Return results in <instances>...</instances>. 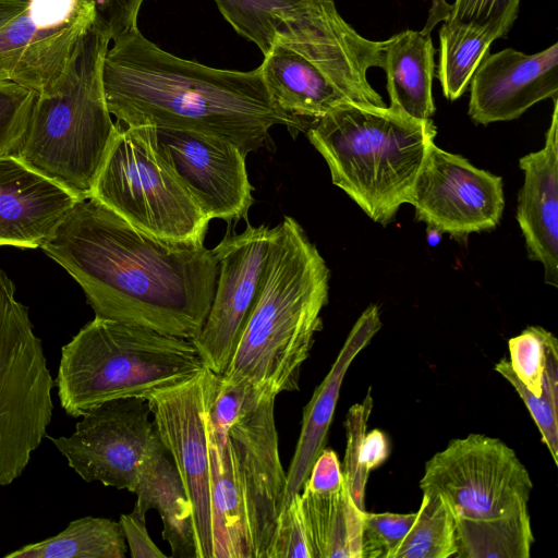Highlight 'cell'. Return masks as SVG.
Masks as SVG:
<instances>
[{"mask_svg": "<svg viewBox=\"0 0 558 558\" xmlns=\"http://www.w3.org/2000/svg\"><path fill=\"white\" fill-rule=\"evenodd\" d=\"M92 197L160 239L204 242L210 221L158 153L148 125L119 128Z\"/></svg>", "mask_w": 558, "mask_h": 558, "instance_id": "obj_8", "label": "cell"}, {"mask_svg": "<svg viewBox=\"0 0 558 558\" xmlns=\"http://www.w3.org/2000/svg\"><path fill=\"white\" fill-rule=\"evenodd\" d=\"M54 379L28 308L0 269V487L20 477L52 418Z\"/></svg>", "mask_w": 558, "mask_h": 558, "instance_id": "obj_9", "label": "cell"}, {"mask_svg": "<svg viewBox=\"0 0 558 558\" xmlns=\"http://www.w3.org/2000/svg\"><path fill=\"white\" fill-rule=\"evenodd\" d=\"M343 484L342 468L337 453L332 449L325 448L315 460L303 487L326 493L338 490Z\"/></svg>", "mask_w": 558, "mask_h": 558, "instance_id": "obj_39", "label": "cell"}, {"mask_svg": "<svg viewBox=\"0 0 558 558\" xmlns=\"http://www.w3.org/2000/svg\"><path fill=\"white\" fill-rule=\"evenodd\" d=\"M313 558H362L363 515L345 485L300 492Z\"/></svg>", "mask_w": 558, "mask_h": 558, "instance_id": "obj_25", "label": "cell"}, {"mask_svg": "<svg viewBox=\"0 0 558 558\" xmlns=\"http://www.w3.org/2000/svg\"><path fill=\"white\" fill-rule=\"evenodd\" d=\"M156 147L209 219L246 218L253 203L245 155L230 141L206 133L155 128Z\"/></svg>", "mask_w": 558, "mask_h": 558, "instance_id": "obj_17", "label": "cell"}, {"mask_svg": "<svg viewBox=\"0 0 558 558\" xmlns=\"http://www.w3.org/2000/svg\"><path fill=\"white\" fill-rule=\"evenodd\" d=\"M416 512H364L362 558H392L413 525Z\"/></svg>", "mask_w": 558, "mask_h": 558, "instance_id": "obj_35", "label": "cell"}, {"mask_svg": "<svg viewBox=\"0 0 558 558\" xmlns=\"http://www.w3.org/2000/svg\"><path fill=\"white\" fill-rule=\"evenodd\" d=\"M452 4L446 0H432L426 24L421 32L423 34H430L439 22H446L449 19Z\"/></svg>", "mask_w": 558, "mask_h": 558, "instance_id": "obj_42", "label": "cell"}, {"mask_svg": "<svg viewBox=\"0 0 558 558\" xmlns=\"http://www.w3.org/2000/svg\"><path fill=\"white\" fill-rule=\"evenodd\" d=\"M329 268L301 225L286 216L275 227L254 305L221 375L277 398L299 389L301 368L328 303Z\"/></svg>", "mask_w": 558, "mask_h": 558, "instance_id": "obj_3", "label": "cell"}, {"mask_svg": "<svg viewBox=\"0 0 558 558\" xmlns=\"http://www.w3.org/2000/svg\"><path fill=\"white\" fill-rule=\"evenodd\" d=\"M275 400L268 397L250 407L227 430L253 558H267L286 497Z\"/></svg>", "mask_w": 558, "mask_h": 558, "instance_id": "obj_16", "label": "cell"}, {"mask_svg": "<svg viewBox=\"0 0 558 558\" xmlns=\"http://www.w3.org/2000/svg\"><path fill=\"white\" fill-rule=\"evenodd\" d=\"M495 40L471 27L444 22L439 29L438 78L444 96L459 99Z\"/></svg>", "mask_w": 558, "mask_h": 558, "instance_id": "obj_28", "label": "cell"}, {"mask_svg": "<svg viewBox=\"0 0 558 558\" xmlns=\"http://www.w3.org/2000/svg\"><path fill=\"white\" fill-rule=\"evenodd\" d=\"M267 558H313L300 493L282 508Z\"/></svg>", "mask_w": 558, "mask_h": 558, "instance_id": "obj_36", "label": "cell"}, {"mask_svg": "<svg viewBox=\"0 0 558 558\" xmlns=\"http://www.w3.org/2000/svg\"><path fill=\"white\" fill-rule=\"evenodd\" d=\"M383 65L384 40L360 35L332 0H298L259 68L272 101L313 123L348 102L386 106L367 80L371 68Z\"/></svg>", "mask_w": 558, "mask_h": 558, "instance_id": "obj_4", "label": "cell"}, {"mask_svg": "<svg viewBox=\"0 0 558 558\" xmlns=\"http://www.w3.org/2000/svg\"><path fill=\"white\" fill-rule=\"evenodd\" d=\"M409 204L429 230L466 238L499 225L505 207L504 183L501 177L434 143Z\"/></svg>", "mask_w": 558, "mask_h": 558, "instance_id": "obj_14", "label": "cell"}, {"mask_svg": "<svg viewBox=\"0 0 558 558\" xmlns=\"http://www.w3.org/2000/svg\"><path fill=\"white\" fill-rule=\"evenodd\" d=\"M102 64L108 110L126 126L148 125L216 135L246 156L278 124L304 130L306 121L279 108L262 70L211 68L177 57L137 27L116 37Z\"/></svg>", "mask_w": 558, "mask_h": 558, "instance_id": "obj_2", "label": "cell"}, {"mask_svg": "<svg viewBox=\"0 0 558 558\" xmlns=\"http://www.w3.org/2000/svg\"><path fill=\"white\" fill-rule=\"evenodd\" d=\"M495 371L506 378L517 390L534 420L542 440L549 450L554 462L558 463V402L545 396H534L517 377L509 361L502 359Z\"/></svg>", "mask_w": 558, "mask_h": 558, "instance_id": "obj_37", "label": "cell"}, {"mask_svg": "<svg viewBox=\"0 0 558 558\" xmlns=\"http://www.w3.org/2000/svg\"><path fill=\"white\" fill-rule=\"evenodd\" d=\"M389 450L388 438L381 430L373 429L366 433L362 454L364 468L371 472L383 464L389 456Z\"/></svg>", "mask_w": 558, "mask_h": 558, "instance_id": "obj_41", "label": "cell"}, {"mask_svg": "<svg viewBox=\"0 0 558 558\" xmlns=\"http://www.w3.org/2000/svg\"><path fill=\"white\" fill-rule=\"evenodd\" d=\"M456 520L457 554L463 558H527L534 536L530 514L495 521Z\"/></svg>", "mask_w": 558, "mask_h": 558, "instance_id": "obj_27", "label": "cell"}, {"mask_svg": "<svg viewBox=\"0 0 558 558\" xmlns=\"http://www.w3.org/2000/svg\"><path fill=\"white\" fill-rule=\"evenodd\" d=\"M37 93L11 81H0V156L17 148Z\"/></svg>", "mask_w": 558, "mask_h": 558, "instance_id": "obj_34", "label": "cell"}, {"mask_svg": "<svg viewBox=\"0 0 558 558\" xmlns=\"http://www.w3.org/2000/svg\"><path fill=\"white\" fill-rule=\"evenodd\" d=\"M147 401L118 398L86 411L70 436L50 438L85 482L134 493L141 464L163 446Z\"/></svg>", "mask_w": 558, "mask_h": 558, "instance_id": "obj_11", "label": "cell"}, {"mask_svg": "<svg viewBox=\"0 0 558 558\" xmlns=\"http://www.w3.org/2000/svg\"><path fill=\"white\" fill-rule=\"evenodd\" d=\"M204 366L193 377L143 396L193 509L198 558H213L206 416L219 380Z\"/></svg>", "mask_w": 558, "mask_h": 558, "instance_id": "obj_12", "label": "cell"}, {"mask_svg": "<svg viewBox=\"0 0 558 558\" xmlns=\"http://www.w3.org/2000/svg\"><path fill=\"white\" fill-rule=\"evenodd\" d=\"M436 48L430 34L405 29L384 40L389 108L417 120L430 119Z\"/></svg>", "mask_w": 558, "mask_h": 558, "instance_id": "obj_23", "label": "cell"}, {"mask_svg": "<svg viewBox=\"0 0 558 558\" xmlns=\"http://www.w3.org/2000/svg\"><path fill=\"white\" fill-rule=\"evenodd\" d=\"M126 541L121 524L107 518L71 521L54 536L25 545L5 558H124Z\"/></svg>", "mask_w": 558, "mask_h": 558, "instance_id": "obj_26", "label": "cell"}, {"mask_svg": "<svg viewBox=\"0 0 558 558\" xmlns=\"http://www.w3.org/2000/svg\"><path fill=\"white\" fill-rule=\"evenodd\" d=\"M29 0H0V28L21 13Z\"/></svg>", "mask_w": 558, "mask_h": 558, "instance_id": "obj_43", "label": "cell"}, {"mask_svg": "<svg viewBox=\"0 0 558 558\" xmlns=\"http://www.w3.org/2000/svg\"><path fill=\"white\" fill-rule=\"evenodd\" d=\"M381 326L377 305H369L353 325L328 374L305 405L300 436L287 472L283 507L293 495L301 492L315 460L326 448L328 430L347 371Z\"/></svg>", "mask_w": 558, "mask_h": 558, "instance_id": "obj_21", "label": "cell"}, {"mask_svg": "<svg viewBox=\"0 0 558 558\" xmlns=\"http://www.w3.org/2000/svg\"><path fill=\"white\" fill-rule=\"evenodd\" d=\"M437 129L387 106L341 105L308 128L331 182L373 221L387 226L409 204Z\"/></svg>", "mask_w": 558, "mask_h": 558, "instance_id": "obj_5", "label": "cell"}, {"mask_svg": "<svg viewBox=\"0 0 558 558\" xmlns=\"http://www.w3.org/2000/svg\"><path fill=\"white\" fill-rule=\"evenodd\" d=\"M146 515L135 511L128 514H121L119 523L126 544L133 558H165L167 557L151 541L148 535L146 524Z\"/></svg>", "mask_w": 558, "mask_h": 558, "instance_id": "obj_40", "label": "cell"}, {"mask_svg": "<svg viewBox=\"0 0 558 558\" xmlns=\"http://www.w3.org/2000/svg\"><path fill=\"white\" fill-rule=\"evenodd\" d=\"M553 336L543 327L530 326L508 342L512 371L536 397H542L547 347Z\"/></svg>", "mask_w": 558, "mask_h": 558, "instance_id": "obj_33", "label": "cell"}, {"mask_svg": "<svg viewBox=\"0 0 558 558\" xmlns=\"http://www.w3.org/2000/svg\"><path fill=\"white\" fill-rule=\"evenodd\" d=\"M521 0H454L446 23L471 27L494 40L507 37Z\"/></svg>", "mask_w": 558, "mask_h": 558, "instance_id": "obj_32", "label": "cell"}, {"mask_svg": "<svg viewBox=\"0 0 558 558\" xmlns=\"http://www.w3.org/2000/svg\"><path fill=\"white\" fill-rule=\"evenodd\" d=\"M95 8V25L110 40L137 27V16L144 0H86Z\"/></svg>", "mask_w": 558, "mask_h": 558, "instance_id": "obj_38", "label": "cell"}, {"mask_svg": "<svg viewBox=\"0 0 558 558\" xmlns=\"http://www.w3.org/2000/svg\"><path fill=\"white\" fill-rule=\"evenodd\" d=\"M167 453L161 446L141 464L134 510L143 515L150 509L158 511L163 523L162 537L173 558H198L192 505Z\"/></svg>", "mask_w": 558, "mask_h": 558, "instance_id": "obj_22", "label": "cell"}, {"mask_svg": "<svg viewBox=\"0 0 558 558\" xmlns=\"http://www.w3.org/2000/svg\"><path fill=\"white\" fill-rule=\"evenodd\" d=\"M275 228L247 223L211 251L218 264L216 289L201 332L192 340L204 365L218 375L227 369L254 305Z\"/></svg>", "mask_w": 558, "mask_h": 558, "instance_id": "obj_15", "label": "cell"}, {"mask_svg": "<svg viewBox=\"0 0 558 558\" xmlns=\"http://www.w3.org/2000/svg\"><path fill=\"white\" fill-rule=\"evenodd\" d=\"M204 366L190 339L95 317L62 347L54 387L64 412L81 417L102 402L182 383Z\"/></svg>", "mask_w": 558, "mask_h": 558, "instance_id": "obj_7", "label": "cell"}, {"mask_svg": "<svg viewBox=\"0 0 558 558\" xmlns=\"http://www.w3.org/2000/svg\"><path fill=\"white\" fill-rule=\"evenodd\" d=\"M457 550L456 520L450 507L438 494L423 492L415 521L392 558H449Z\"/></svg>", "mask_w": 558, "mask_h": 558, "instance_id": "obj_29", "label": "cell"}, {"mask_svg": "<svg viewBox=\"0 0 558 558\" xmlns=\"http://www.w3.org/2000/svg\"><path fill=\"white\" fill-rule=\"evenodd\" d=\"M110 38L95 24L57 88L35 99L13 156L78 199L93 190L119 126L107 107L102 64Z\"/></svg>", "mask_w": 558, "mask_h": 558, "instance_id": "obj_6", "label": "cell"}, {"mask_svg": "<svg viewBox=\"0 0 558 558\" xmlns=\"http://www.w3.org/2000/svg\"><path fill=\"white\" fill-rule=\"evenodd\" d=\"M420 488L438 494L454 519L495 521L529 514L533 483L507 444L469 434L450 440L425 463Z\"/></svg>", "mask_w": 558, "mask_h": 558, "instance_id": "obj_10", "label": "cell"}, {"mask_svg": "<svg viewBox=\"0 0 558 558\" xmlns=\"http://www.w3.org/2000/svg\"><path fill=\"white\" fill-rule=\"evenodd\" d=\"M298 0H215L234 31L255 44L265 56L282 14Z\"/></svg>", "mask_w": 558, "mask_h": 558, "instance_id": "obj_30", "label": "cell"}, {"mask_svg": "<svg viewBox=\"0 0 558 558\" xmlns=\"http://www.w3.org/2000/svg\"><path fill=\"white\" fill-rule=\"evenodd\" d=\"M207 417V416H206ZM213 558H253L244 506L226 438L207 425Z\"/></svg>", "mask_w": 558, "mask_h": 558, "instance_id": "obj_24", "label": "cell"}, {"mask_svg": "<svg viewBox=\"0 0 558 558\" xmlns=\"http://www.w3.org/2000/svg\"><path fill=\"white\" fill-rule=\"evenodd\" d=\"M469 87L474 123L515 120L535 104L558 97V43L533 54L512 48L489 53Z\"/></svg>", "mask_w": 558, "mask_h": 558, "instance_id": "obj_18", "label": "cell"}, {"mask_svg": "<svg viewBox=\"0 0 558 558\" xmlns=\"http://www.w3.org/2000/svg\"><path fill=\"white\" fill-rule=\"evenodd\" d=\"M95 17L86 0H29L0 28V81L52 93Z\"/></svg>", "mask_w": 558, "mask_h": 558, "instance_id": "obj_13", "label": "cell"}, {"mask_svg": "<svg viewBox=\"0 0 558 558\" xmlns=\"http://www.w3.org/2000/svg\"><path fill=\"white\" fill-rule=\"evenodd\" d=\"M542 149L519 160L524 173L517 221L530 259L544 267V280L558 287V97Z\"/></svg>", "mask_w": 558, "mask_h": 558, "instance_id": "obj_20", "label": "cell"}, {"mask_svg": "<svg viewBox=\"0 0 558 558\" xmlns=\"http://www.w3.org/2000/svg\"><path fill=\"white\" fill-rule=\"evenodd\" d=\"M80 201L15 156H0V246L41 247Z\"/></svg>", "mask_w": 558, "mask_h": 558, "instance_id": "obj_19", "label": "cell"}, {"mask_svg": "<svg viewBox=\"0 0 558 558\" xmlns=\"http://www.w3.org/2000/svg\"><path fill=\"white\" fill-rule=\"evenodd\" d=\"M41 248L82 287L95 317L190 340L201 332L218 276L204 242L154 236L90 197Z\"/></svg>", "mask_w": 558, "mask_h": 558, "instance_id": "obj_1", "label": "cell"}, {"mask_svg": "<svg viewBox=\"0 0 558 558\" xmlns=\"http://www.w3.org/2000/svg\"><path fill=\"white\" fill-rule=\"evenodd\" d=\"M372 409L373 399L368 392L361 403H355L349 409L344 422L347 447L342 474L353 501L362 511H366L364 499L369 474L363 465L362 454L364 437Z\"/></svg>", "mask_w": 558, "mask_h": 558, "instance_id": "obj_31", "label": "cell"}]
</instances>
